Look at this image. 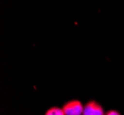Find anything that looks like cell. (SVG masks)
<instances>
[{"label": "cell", "instance_id": "1", "mask_svg": "<svg viewBox=\"0 0 124 115\" xmlns=\"http://www.w3.org/2000/svg\"><path fill=\"white\" fill-rule=\"evenodd\" d=\"M62 109L65 115H83L84 106L80 100L72 99L63 105Z\"/></svg>", "mask_w": 124, "mask_h": 115}, {"label": "cell", "instance_id": "2", "mask_svg": "<svg viewBox=\"0 0 124 115\" xmlns=\"http://www.w3.org/2000/svg\"><path fill=\"white\" fill-rule=\"evenodd\" d=\"M103 107L94 100H91L84 105L83 115H105Z\"/></svg>", "mask_w": 124, "mask_h": 115}, {"label": "cell", "instance_id": "3", "mask_svg": "<svg viewBox=\"0 0 124 115\" xmlns=\"http://www.w3.org/2000/svg\"><path fill=\"white\" fill-rule=\"evenodd\" d=\"M45 115H65L63 109H60L58 107H51L48 109Z\"/></svg>", "mask_w": 124, "mask_h": 115}, {"label": "cell", "instance_id": "4", "mask_svg": "<svg viewBox=\"0 0 124 115\" xmlns=\"http://www.w3.org/2000/svg\"><path fill=\"white\" fill-rule=\"evenodd\" d=\"M105 115H120L119 114V111H117V110H108V111H107Z\"/></svg>", "mask_w": 124, "mask_h": 115}]
</instances>
